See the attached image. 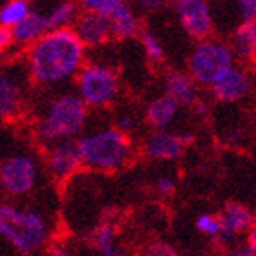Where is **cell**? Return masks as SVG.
I'll return each mask as SVG.
<instances>
[{"mask_svg":"<svg viewBox=\"0 0 256 256\" xmlns=\"http://www.w3.org/2000/svg\"><path fill=\"white\" fill-rule=\"evenodd\" d=\"M88 50L72 28L50 30L28 50L30 77L38 86H57L75 79L86 64Z\"/></svg>","mask_w":256,"mask_h":256,"instance_id":"1","label":"cell"},{"mask_svg":"<svg viewBox=\"0 0 256 256\" xmlns=\"http://www.w3.org/2000/svg\"><path fill=\"white\" fill-rule=\"evenodd\" d=\"M178 114H180V106L170 97L161 94V96H156L154 99H150L146 102L144 121L148 124L150 132H166L174 124Z\"/></svg>","mask_w":256,"mask_h":256,"instance_id":"15","label":"cell"},{"mask_svg":"<svg viewBox=\"0 0 256 256\" xmlns=\"http://www.w3.org/2000/svg\"><path fill=\"white\" fill-rule=\"evenodd\" d=\"M143 256H180V252L163 240H154L146 244L143 249Z\"/></svg>","mask_w":256,"mask_h":256,"instance_id":"25","label":"cell"},{"mask_svg":"<svg viewBox=\"0 0 256 256\" xmlns=\"http://www.w3.org/2000/svg\"><path fill=\"white\" fill-rule=\"evenodd\" d=\"M114 126H118L121 132H124V134L130 136V132L136 128V118H134L132 114H121Z\"/></svg>","mask_w":256,"mask_h":256,"instance_id":"29","label":"cell"},{"mask_svg":"<svg viewBox=\"0 0 256 256\" xmlns=\"http://www.w3.org/2000/svg\"><path fill=\"white\" fill-rule=\"evenodd\" d=\"M229 44L236 59H244L256 64V20L240 22L230 35Z\"/></svg>","mask_w":256,"mask_h":256,"instance_id":"18","label":"cell"},{"mask_svg":"<svg viewBox=\"0 0 256 256\" xmlns=\"http://www.w3.org/2000/svg\"><path fill=\"white\" fill-rule=\"evenodd\" d=\"M77 143L82 166L104 174L123 170L136 156V144L132 138L114 124L84 132L77 139Z\"/></svg>","mask_w":256,"mask_h":256,"instance_id":"2","label":"cell"},{"mask_svg":"<svg viewBox=\"0 0 256 256\" xmlns=\"http://www.w3.org/2000/svg\"><path fill=\"white\" fill-rule=\"evenodd\" d=\"M88 244L99 256H123L118 230L112 224H99L88 232Z\"/></svg>","mask_w":256,"mask_h":256,"instance_id":"19","label":"cell"},{"mask_svg":"<svg viewBox=\"0 0 256 256\" xmlns=\"http://www.w3.org/2000/svg\"><path fill=\"white\" fill-rule=\"evenodd\" d=\"M163 94L170 97L180 108H192V104L198 101V86L188 77L187 72L172 70L166 72L163 80Z\"/></svg>","mask_w":256,"mask_h":256,"instance_id":"16","label":"cell"},{"mask_svg":"<svg viewBox=\"0 0 256 256\" xmlns=\"http://www.w3.org/2000/svg\"><path fill=\"white\" fill-rule=\"evenodd\" d=\"M192 143V132H150L141 143V154L152 161H176Z\"/></svg>","mask_w":256,"mask_h":256,"instance_id":"10","label":"cell"},{"mask_svg":"<svg viewBox=\"0 0 256 256\" xmlns=\"http://www.w3.org/2000/svg\"><path fill=\"white\" fill-rule=\"evenodd\" d=\"M178 188V180L172 174H161L156 178L154 182V190L161 196H172Z\"/></svg>","mask_w":256,"mask_h":256,"instance_id":"26","label":"cell"},{"mask_svg":"<svg viewBox=\"0 0 256 256\" xmlns=\"http://www.w3.org/2000/svg\"><path fill=\"white\" fill-rule=\"evenodd\" d=\"M247 246L251 247L252 252L256 256V220H254V225H252V229L249 230V234H247Z\"/></svg>","mask_w":256,"mask_h":256,"instance_id":"34","label":"cell"},{"mask_svg":"<svg viewBox=\"0 0 256 256\" xmlns=\"http://www.w3.org/2000/svg\"><path fill=\"white\" fill-rule=\"evenodd\" d=\"M44 256H70V252L66 251L62 246H54V247H50Z\"/></svg>","mask_w":256,"mask_h":256,"instance_id":"33","label":"cell"},{"mask_svg":"<svg viewBox=\"0 0 256 256\" xmlns=\"http://www.w3.org/2000/svg\"><path fill=\"white\" fill-rule=\"evenodd\" d=\"M79 6L74 2H60L52 10L50 15H46L48 18V28L50 30H64V28L74 26L75 18L79 15Z\"/></svg>","mask_w":256,"mask_h":256,"instance_id":"21","label":"cell"},{"mask_svg":"<svg viewBox=\"0 0 256 256\" xmlns=\"http://www.w3.org/2000/svg\"><path fill=\"white\" fill-rule=\"evenodd\" d=\"M90 119V108L77 94L55 96L37 123V139L50 148L59 141L79 139L84 134Z\"/></svg>","mask_w":256,"mask_h":256,"instance_id":"3","label":"cell"},{"mask_svg":"<svg viewBox=\"0 0 256 256\" xmlns=\"http://www.w3.org/2000/svg\"><path fill=\"white\" fill-rule=\"evenodd\" d=\"M30 4H28L26 0H13V2H8V4L0 10V26L4 28H13L15 24L28 16L30 13Z\"/></svg>","mask_w":256,"mask_h":256,"instance_id":"23","label":"cell"},{"mask_svg":"<svg viewBox=\"0 0 256 256\" xmlns=\"http://www.w3.org/2000/svg\"><path fill=\"white\" fill-rule=\"evenodd\" d=\"M38 165L32 156L15 154L0 161V185L11 196H26L37 187Z\"/></svg>","mask_w":256,"mask_h":256,"instance_id":"8","label":"cell"},{"mask_svg":"<svg viewBox=\"0 0 256 256\" xmlns=\"http://www.w3.org/2000/svg\"><path fill=\"white\" fill-rule=\"evenodd\" d=\"M139 42L143 46L144 50V55H146V59L150 62H161V60L165 59V46L161 42V38L156 35L154 32H150V30H141L139 32Z\"/></svg>","mask_w":256,"mask_h":256,"instance_id":"22","label":"cell"},{"mask_svg":"<svg viewBox=\"0 0 256 256\" xmlns=\"http://www.w3.org/2000/svg\"><path fill=\"white\" fill-rule=\"evenodd\" d=\"M46 166L55 182L64 183L72 180L82 168V158L77 139L59 141L46 152Z\"/></svg>","mask_w":256,"mask_h":256,"instance_id":"12","label":"cell"},{"mask_svg":"<svg viewBox=\"0 0 256 256\" xmlns=\"http://www.w3.org/2000/svg\"><path fill=\"white\" fill-rule=\"evenodd\" d=\"M192 112L196 114L198 118H205L208 114V104L205 101H200V99H198V101L192 104Z\"/></svg>","mask_w":256,"mask_h":256,"instance_id":"32","label":"cell"},{"mask_svg":"<svg viewBox=\"0 0 256 256\" xmlns=\"http://www.w3.org/2000/svg\"><path fill=\"white\" fill-rule=\"evenodd\" d=\"M251 86L252 79L249 72L236 64L224 77H220L208 90H210V96L220 102H238L249 96Z\"/></svg>","mask_w":256,"mask_h":256,"instance_id":"13","label":"cell"},{"mask_svg":"<svg viewBox=\"0 0 256 256\" xmlns=\"http://www.w3.org/2000/svg\"><path fill=\"white\" fill-rule=\"evenodd\" d=\"M224 256H254V252H252V249L246 244H242V242H238V244H234V246H229L225 247V254Z\"/></svg>","mask_w":256,"mask_h":256,"instance_id":"28","label":"cell"},{"mask_svg":"<svg viewBox=\"0 0 256 256\" xmlns=\"http://www.w3.org/2000/svg\"><path fill=\"white\" fill-rule=\"evenodd\" d=\"M196 229L200 230L203 236H207V238H210V240L218 242L220 232H222V225H220L218 214L202 212L196 218Z\"/></svg>","mask_w":256,"mask_h":256,"instance_id":"24","label":"cell"},{"mask_svg":"<svg viewBox=\"0 0 256 256\" xmlns=\"http://www.w3.org/2000/svg\"><path fill=\"white\" fill-rule=\"evenodd\" d=\"M46 32H50L48 18H46V15L38 13V11H30L28 16H24L18 24L11 28L13 40L16 44H28V46L37 42Z\"/></svg>","mask_w":256,"mask_h":256,"instance_id":"17","label":"cell"},{"mask_svg":"<svg viewBox=\"0 0 256 256\" xmlns=\"http://www.w3.org/2000/svg\"><path fill=\"white\" fill-rule=\"evenodd\" d=\"M236 10H238L240 22L256 20V0H240L236 2Z\"/></svg>","mask_w":256,"mask_h":256,"instance_id":"27","label":"cell"},{"mask_svg":"<svg viewBox=\"0 0 256 256\" xmlns=\"http://www.w3.org/2000/svg\"><path fill=\"white\" fill-rule=\"evenodd\" d=\"M236 55L224 38L208 37L192 46L187 59V74L196 86H210L236 66Z\"/></svg>","mask_w":256,"mask_h":256,"instance_id":"5","label":"cell"},{"mask_svg":"<svg viewBox=\"0 0 256 256\" xmlns=\"http://www.w3.org/2000/svg\"><path fill=\"white\" fill-rule=\"evenodd\" d=\"M0 236L22 254H35L48 246L52 230L42 214L0 203Z\"/></svg>","mask_w":256,"mask_h":256,"instance_id":"4","label":"cell"},{"mask_svg":"<svg viewBox=\"0 0 256 256\" xmlns=\"http://www.w3.org/2000/svg\"><path fill=\"white\" fill-rule=\"evenodd\" d=\"M218 218L220 225H222L218 244H222L224 247H229L238 244L242 236L249 234V230L254 225L256 212L251 207H247L246 203L229 202L224 205Z\"/></svg>","mask_w":256,"mask_h":256,"instance_id":"11","label":"cell"},{"mask_svg":"<svg viewBox=\"0 0 256 256\" xmlns=\"http://www.w3.org/2000/svg\"><path fill=\"white\" fill-rule=\"evenodd\" d=\"M13 42H15V40H13V33H11L10 28L0 26V52H2V50H8Z\"/></svg>","mask_w":256,"mask_h":256,"instance_id":"30","label":"cell"},{"mask_svg":"<svg viewBox=\"0 0 256 256\" xmlns=\"http://www.w3.org/2000/svg\"><path fill=\"white\" fill-rule=\"evenodd\" d=\"M77 96L88 108H108L121 94V77L118 70L104 62H86L77 77Z\"/></svg>","mask_w":256,"mask_h":256,"instance_id":"6","label":"cell"},{"mask_svg":"<svg viewBox=\"0 0 256 256\" xmlns=\"http://www.w3.org/2000/svg\"><path fill=\"white\" fill-rule=\"evenodd\" d=\"M80 10L92 11L108 18L112 38L124 40V38L136 37L141 32L138 11L123 0H84L80 4Z\"/></svg>","mask_w":256,"mask_h":256,"instance_id":"7","label":"cell"},{"mask_svg":"<svg viewBox=\"0 0 256 256\" xmlns=\"http://www.w3.org/2000/svg\"><path fill=\"white\" fill-rule=\"evenodd\" d=\"M174 13L178 16L183 32L194 40L212 37L214 32V15L212 8L205 0H176Z\"/></svg>","mask_w":256,"mask_h":256,"instance_id":"9","label":"cell"},{"mask_svg":"<svg viewBox=\"0 0 256 256\" xmlns=\"http://www.w3.org/2000/svg\"><path fill=\"white\" fill-rule=\"evenodd\" d=\"M72 30H74V33L77 35V38H79L80 42L84 44L86 50L102 46V44L108 42L112 38L108 18L86 10L79 11V15L75 18Z\"/></svg>","mask_w":256,"mask_h":256,"instance_id":"14","label":"cell"},{"mask_svg":"<svg viewBox=\"0 0 256 256\" xmlns=\"http://www.w3.org/2000/svg\"><path fill=\"white\" fill-rule=\"evenodd\" d=\"M22 104V88L13 77L0 74V119H10L18 114Z\"/></svg>","mask_w":256,"mask_h":256,"instance_id":"20","label":"cell"},{"mask_svg":"<svg viewBox=\"0 0 256 256\" xmlns=\"http://www.w3.org/2000/svg\"><path fill=\"white\" fill-rule=\"evenodd\" d=\"M161 8H163V2H158V0H152V2L143 0V2L138 4L139 11H158V10H161Z\"/></svg>","mask_w":256,"mask_h":256,"instance_id":"31","label":"cell"}]
</instances>
